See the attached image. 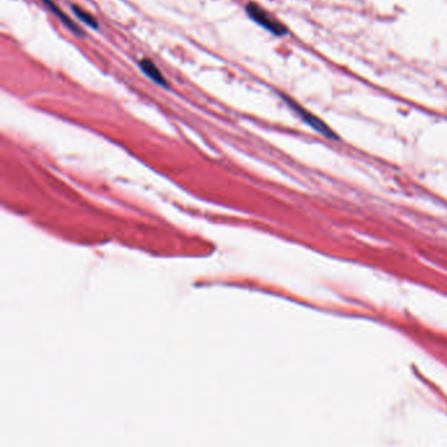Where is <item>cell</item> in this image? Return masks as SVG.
Wrapping results in <instances>:
<instances>
[{
  "label": "cell",
  "instance_id": "cell-4",
  "mask_svg": "<svg viewBox=\"0 0 447 447\" xmlns=\"http://www.w3.org/2000/svg\"><path fill=\"white\" fill-rule=\"evenodd\" d=\"M74 13L77 16V19H80L83 23H85L87 25H90L91 28H99V24H97V20L95 19L91 13H88L87 11H84L83 8H80L79 6H72L71 7Z\"/></svg>",
  "mask_w": 447,
  "mask_h": 447
},
{
  "label": "cell",
  "instance_id": "cell-1",
  "mask_svg": "<svg viewBox=\"0 0 447 447\" xmlns=\"http://www.w3.org/2000/svg\"><path fill=\"white\" fill-rule=\"evenodd\" d=\"M245 11H247L248 16L251 17L254 23L262 26L264 29L269 30L273 34L282 35L286 33V28L276 17L272 16L271 13L267 12L266 10H264L261 6H258V4L251 2V3H248L245 6Z\"/></svg>",
  "mask_w": 447,
  "mask_h": 447
},
{
  "label": "cell",
  "instance_id": "cell-2",
  "mask_svg": "<svg viewBox=\"0 0 447 447\" xmlns=\"http://www.w3.org/2000/svg\"><path fill=\"white\" fill-rule=\"evenodd\" d=\"M139 67H141V70L143 71V72H145L152 81H155L156 84H160L163 87L167 85V80H165L163 74H161V71L155 66V63L151 61V59L143 58L141 62H139Z\"/></svg>",
  "mask_w": 447,
  "mask_h": 447
},
{
  "label": "cell",
  "instance_id": "cell-3",
  "mask_svg": "<svg viewBox=\"0 0 447 447\" xmlns=\"http://www.w3.org/2000/svg\"><path fill=\"white\" fill-rule=\"evenodd\" d=\"M42 2H43V3L46 4V7H48L49 10H50L53 13H54L55 16L58 17V19L61 20V21H63V24H65L66 26H68V28H70L71 30H75V32H76L77 34H80V33H81L80 28H79V26H77L75 23H72V20H71L70 17H68L67 15H66V13L62 12L61 8H59V7L57 6V4H55L54 2H53V0H42Z\"/></svg>",
  "mask_w": 447,
  "mask_h": 447
}]
</instances>
